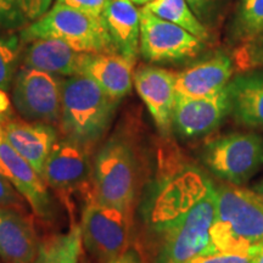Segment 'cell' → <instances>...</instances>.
I'll list each match as a JSON object with an SVG mask.
<instances>
[{
	"mask_svg": "<svg viewBox=\"0 0 263 263\" xmlns=\"http://www.w3.org/2000/svg\"><path fill=\"white\" fill-rule=\"evenodd\" d=\"M216 203L215 184L194 167L160 183L147 210L155 263H188L197 256L215 254L210 232Z\"/></svg>",
	"mask_w": 263,
	"mask_h": 263,
	"instance_id": "cell-1",
	"label": "cell"
},
{
	"mask_svg": "<svg viewBox=\"0 0 263 263\" xmlns=\"http://www.w3.org/2000/svg\"><path fill=\"white\" fill-rule=\"evenodd\" d=\"M216 216L211 227L213 252L256 256L263 252V196L252 189L216 186Z\"/></svg>",
	"mask_w": 263,
	"mask_h": 263,
	"instance_id": "cell-2",
	"label": "cell"
},
{
	"mask_svg": "<svg viewBox=\"0 0 263 263\" xmlns=\"http://www.w3.org/2000/svg\"><path fill=\"white\" fill-rule=\"evenodd\" d=\"M118 103L88 76H71L61 81L59 128L62 138L91 151L110 129Z\"/></svg>",
	"mask_w": 263,
	"mask_h": 263,
	"instance_id": "cell-3",
	"label": "cell"
},
{
	"mask_svg": "<svg viewBox=\"0 0 263 263\" xmlns=\"http://www.w3.org/2000/svg\"><path fill=\"white\" fill-rule=\"evenodd\" d=\"M139 180L140 159L136 144L126 133L117 132L94 157L91 194L100 202L133 213Z\"/></svg>",
	"mask_w": 263,
	"mask_h": 263,
	"instance_id": "cell-4",
	"label": "cell"
},
{
	"mask_svg": "<svg viewBox=\"0 0 263 263\" xmlns=\"http://www.w3.org/2000/svg\"><path fill=\"white\" fill-rule=\"evenodd\" d=\"M54 38L80 52H116L103 18L93 17L57 3L42 17L20 31L21 43Z\"/></svg>",
	"mask_w": 263,
	"mask_h": 263,
	"instance_id": "cell-5",
	"label": "cell"
},
{
	"mask_svg": "<svg viewBox=\"0 0 263 263\" xmlns=\"http://www.w3.org/2000/svg\"><path fill=\"white\" fill-rule=\"evenodd\" d=\"M201 160L216 177L240 186L263 166V137L254 132H235L215 138L202 147Z\"/></svg>",
	"mask_w": 263,
	"mask_h": 263,
	"instance_id": "cell-6",
	"label": "cell"
},
{
	"mask_svg": "<svg viewBox=\"0 0 263 263\" xmlns=\"http://www.w3.org/2000/svg\"><path fill=\"white\" fill-rule=\"evenodd\" d=\"M132 213L106 205L88 193L82 213V241L100 263H108L130 246Z\"/></svg>",
	"mask_w": 263,
	"mask_h": 263,
	"instance_id": "cell-7",
	"label": "cell"
},
{
	"mask_svg": "<svg viewBox=\"0 0 263 263\" xmlns=\"http://www.w3.org/2000/svg\"><path fill=\"white\" fill-rule=\"evenodd\" d=\"M12 105L29 122L59 124L61 81L48 72L21 67L12 84Z\"/></svg>",
	"mask_w": 263,
	"mask_h": 263,
	"instance_id": "cell-8",
	"label": "cell"
},
{
	"mask_svg": "<svg viewBox=\"0 0 263 263\" xmlns=\"http://www.w3.org/2000/svg\"><path fill=\"white\" fill-rule=\"evenodd\" d=\"M203 43L179 26L140 9L139 52L151 62H174L195 58Z\"/></svg>",
	"mask_w": 263,
	"mask_h": 263,
	"instance_id": "cell-9",
	"label": "cell"
},
{
	"mask_svg": "<svg viewBox=\"0 0 263 263\" xmlns=\"http://www.w3.org/2000/svg\"><path fill=\"white\" fill-rule=\"evenodd\" d=\"M0 173L25 197L33 213L45 222L57 215V206L42 176L8 143L0 140Z\"/></svg>",
	"mask_w": 263,
	"mask_h": 263,
	"instance_id": "cell-10",
	"label": "cell"
},
{
	"mask_svg": "<svg viewBox=\"0 0 263 263\" xmlns=\"http://www.w3.org/2000/svg\"><path fill=\"white\" fill-rule=\"evenodd\" d=\"M43 179L60 195L88 188L93 179L90 151L74 141L60 138L45 162Z\"/></svg>",
	"mask_w": 263,
	"mask_h": 263,
	"instance_id": "cell-11",
	"label": "cell"
},
{
	"mask_svg": "<svg viewBox=\"0 0 263 263\" xmlns=\"http://www.w3.org/2000/svg\"><path fill=\"white\" fill-rule=\"evenodd\" d=\"M230 114L227 87L205 98H188L177 94L172 128L182 138H196L211 133Z\"/></svg>",
	"mask_w": 263,
	"mask_h": 263,
	"instance_id": "cell-12",
	"label": "cell"
},
{
	"mask_svg": "<svg viewBox=\"0 0 263 263\" xmlns=\"http://www.w3.org/2000/svg\"><path fill=\"white\" fill-rule=\"evenodd\" d=\"M133 83L157 129L163 137L170 136L177 97L176 73L154 66H143L134 72Z\"/></svg>",
	"mask_w": 263,
	"mask_h": 263,
	"instance_id": "cell-13",
	"label": "cell"
},
{
	"mask_svg": "<svg viewBox=\"0 0 263 263\" xmlns=\"http://www.w3.org/2000/svg\"><path fill=\"white\" fill-rule=\"evenodd\" d=\"M85 57L87 52L76 51L60 39L39 38L22 44L20 64L24 68L71 77L81 74Z\"/></svg>",
	"mask_w": 263,
	"mask_h": 263,
	"instance_id": "cell-14",
	"label": "cell"
},
{
	"mask_svg": "<svg viewBox=\"0 0 263 263\" xmlns=\"http://www.w3.org/2000/svg\"><path fill=\"white\" fill-rule=\"evenodd\" d=\"M5 139L43 178L44 166L58 143V130L52 124L9 120L2 124Z\"/></svg>",
	"mask_w": 263,
	"mask_h": 263,
	"instance_id": "cell-15",
	"label": "cell"
},
{
	"mask_svg": "<svg viewBox=\"0 0 263 263\" xmlns=\"http://www.w3.org/2000/svg\"><path fill=\"white\" fill-rule=\"evenodd\" d=\"M39 241L27 212L0 209V258L5 263H32Z\"/></svg>",
	"mask_w": 263,
	"mask_h": 263,
	"instance_id": "cell-16",
	"label": "cell"
},
{
	"mask_svg": "<svg viewBox=\"0 0 263 263\" xmlns=\"http://www.w3.org/2000/svg\"><path fill=\"white\" fill-rule=\"evenodd\" d=\"M234 62L224 54H216L176 73L177 94L188 98H205L224 89L232 80Z\"/></svg>",
	"mask_w": 263,
	"mask_h": 263,
	"instance_id": "cell-17",
	"label": "cell"
},
{
	"mask_svg": "<svg viewBox=\"0 0 263 263\" xmlns=\"http://www.w3.org/2000/svg\"><path fill=\"white\" fill-rule=\"evenodd\" d=\"M134 62L118 52H87L81 74L88 76L105 93L120 101L132 90Z\"/></svg>",
	"mask_w": 263,
	"mask_h": 263,
	"instance_id": "cell-18",
	"label": "cell"
},
{
	"mask_svg": "<svg viewBox=\"0 0 263 263\" xmlns=\"http://www.w3.org/2000/svg\"><path fill=\"white\" fill-rule=\"evenodd\" d=\"M101 18L115 51L136 61L140 43V10L132 0H108Z\"/></svg>",
	"mask_w": 263,
	"mask_h": 263,
	"instance_id": "cell-19",
	"label": "cell"
},
{
	"mask_svg": "<svg viewBox=\"0 0 263 263\" xmlns=\"http://www.w3.org/2000/svg\"><path fill=\"white\" fill-rule=\"evenodd\" d=\"M230 114L242 126L263 129V73L246 72L227 85Z\"/></svg>",
	"mask_w": 263,
	"mask_h": 263,
	"instance_id": "cell-20",
	"label": "cell"
},
{
	"mask_svg": "<svg viewBox=\"0 0 263 263\" xmlns=\"http://www.w3.org/2000/svg\"><path fill=\"white\" fill-rule=\"evenodd\" d=\"M143 9L186 29L202 42L209 41V31L196 17L186 0H153Z\"/></svg>",
	"mask_w": 263,
	"mask_h": 263,
	"instance_id": "cell-21",
	"label": "cell"
},
{
	"mask_svg": "<svg viewBox=\"0 0 263 263\" xmlns=\"http://www.w3.org/2000/svg\"><path fill=\"white\" fill-rule=\"evenodd\" d=\"M230 33L240 44L263 33V0H238Z\"/></svg>",
	"mask_w": 263,
	"mask_h": 263,
	"instance_id": "cell-22",
	"label": "cell"
},
{
	"mask_svg": "<svg viewBox=\"0 0 263 263\" xmlns=\"http://www.w3.org/2000/svg\"><path fill=\"white\" fill-rule=\"evenodd\" d=\"M22 43L15 32L0 31V89H11L21 58Z\"/></svg>",
	"mask_w": 263,
	"mask_h": 263,
	"instance_id": "cell-23",
	"label": "cell"
},
{
	"mask_svg": "<svg viewBox=\"0 0 263 263\" xmlns=\"http://www.w3.org/2000/svg\"><path fill=\"white\" fill-rule=\"evenodd\" d=\"M235 64L241 70L263 67V33L241 44L235 52Z\"/></svg>",
	"mask_w": 263,
	"mask_h": 263,
	"instance_id": "cell-24",
	"label": "cell"
},
{
	"mask_svg": "<svg viewBox=\"0 0 263 263\" xmlns=\"http://www.w3.org/2000/svg\"><path fill=\"white\" fill-rule=\"evenodd\" d=\"M27 22L18 0H0V31H22L27 27Z\"/></svg>",
	"mask_w": 263,
	"mask_h": 263,
	"instance_id": "cell-25",
	"label": "cell"
},
{
	"mask_svg": "<svg viewBox=\"0 0 263 263\" xmlns=\"http://www.w3.org/2000/svg\"><path fill=\"white\" fill-rule=\"evenodd\" d=\"M27 205L25 197L0 173V209H14L27 212Z\"/></svg>",
	"mask_w": 263,
	"mask_h": 263,
	"instance_id": "cell-26",
	"label": "cell"
},
{
	"mask_svg": "<svg viewBox=\"0 0 263 263\" xmlns=\"http://www.w3.org/2000/svg\"><path fill=\"white\" fill-rule=\"evenodd\" d=\"M255 256L234 254V252H215L201 255L193 258L188 263H252Z\"/></svg>",
	"mask_w": 263,
	"mask_h": 263,
	"instance_id": "cell-27",
	"label": "cell"
},
{
	"mask_svg": "<svg viewBox=\"0 0 263 263\" xmlns=\"http://www.w3.org/2000/svg\"><path fill=\"white\" fill-rule=\"evenodd\" d=\"M57 3H61L93 17L100 18L108 0H58Z\"/></svg>",
	"mask_w": 263,
	"mask_h": 263,
	"instance_id": "cell-28",
	"label": "cell"
},
{
	"mask_svg": "<svg viewBox=\"0 0 263 263\" xmlns=\"http://www.w3.org/2000/svg\"><path fill=\"white\" fill-rule=\"evenodd\" d=\"M18 3L28 21H35L48 11L52 0H18Z\"/></svg>",
	"mask_w": 263,
	"mask_h": 263,
	"instance_id": "cell-29",
	"label": "cell"
},
{
	"mask_svg": "<svg viewBox=\"0 0 263 263\" xmlns=\"http://www.w3.org/2000/svg\"><path fill=\"white\" fill-rule=\"evenodd\" d=\"M108 263H146V261L136 246H129L123 254H121Z\"/></svg>",
	"mask_w": 263,
	"mask_h": 263,
	"instance_id": "cell-30",
	"label": "cell"
},
{
	"mask_svg": "<svg viewBox=\"0 0 263 263\" xmlns=\"http://www.w3.org/2000/svg\"><path fill=\"white\" fill-rule=\"evenodd\" d=\"M190 8L194 11V14L199 17H205L210 11V5L212 0H186Z\"/></svg>",
	"mask_w": 263,
	"mask_h": 263,
	"instance_id": "cell-31",
	"label": "cell"
},
{
	"mask_svg": "<svg viewBox=\"0 0 263 263\" xmlns=\"http://www.w3.org/2000/svg\"><path fill=\"white\" fill-rule=\"evenodd\" d=\"M252 190H254L255 193H257L258 195L263 196V178L261 180H258V182H256L254 185H252Z\"/></svg>",
	"mask_w": 263,
	"mask_h": 263,
	"instance_id": "cell-32",
	"label": "cell"
},
{
	"mask_svg": "<svg viewBox=\"0 0 263 263\" xmlns=\"http://www.w3.org/2000/svg\"><path fill=\"white\" fill-rule=\"evenodd\" d=\"M252 263H263V252H261V254L256 255L254 259H252Z\"/></svg>",
	"mask_w": 263,
	"mask_h": 263,
	"instance_id": "cell-33",
	"label": "cell"
},
{
	"mask_svg": "<svg viewBox=\"0 0 263 263\" xmlns=\"http://www.w3.org/2000/svg\"><path fill=\"white\" fill-rule=\"evenodd\" d=\"M133 3H137V4H147V3L153 2V0H132Z\"/></svg>",
	"mask_w": 263,
	"mask_h": 263,
	"instance_id": "cell-34",
	"label": "cell"
}]
</instances>
